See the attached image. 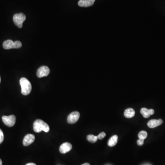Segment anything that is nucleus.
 <instances>
[{"instance_id":"1","label":"nucleus","mask_w":165,"mask_h":165,"mask_svg":"<svg viewBox=\"0 0 165 165\" xmlns=\"http://www.w3.org/2000/svg\"><path fill=\"white\" fill-rule=\"evenodd\" d=\"M33 129L36 133H40L42 131L47 133L50 131V127L47 123L42 120L37 119L34 123Z\"/></svg>"},{"instance_id":"2","label":"nucleus","mask_w":165,"mask_h":165,"mask_svg":"<svg viewBox=\"0 0 165 165\" xmlns=\"http://www.w3.org/2000/svg\"><path fill=\"white\" fill-rule=\"evenodd\" d=\"M20 85L21 86V93L24 95H27L31 92L32 85L30 82L25 77H22L20 80Z\"/></svg>"},{"instance_id":"3","label":"nucleus","mask_w":165,"mask_h":165,"mask_svg":"<svg viewBox=\"0 0 165 165\" xmlns=\"http://www.w3.org/2000/svg\"><path fill=\"white\" fill-rule=\"evenodd\" d=\"M22 47V43L19 41L14 42L12 40L8 39L4 41L3 43V48L6 50L20 48Z\"/></svg>"},{"instance_id":"4","label":"nucleus","mask_w":165,"mask_h":165,"mask_svg":"<svg viewBox=\"0 0 165 165\" xmlns=\"http://www.w3.org/2000/svg\"><path fill=\"white\" fill-rule=\"evenodd\" d=\"M26 20V16L22 13L15 14L13 16V21L15 24L18 28H22L23 27V23Z\"/></svg>"},{"instance_id":"5","label":"nucleus","mask_w":165,"mask_h":165,"mask_svg":"<svg viewBox=\"0 0 165 165\" xmlns=\"http://www.w3.org/2000/svg\"><path fill=\"white\" fill-rule=\"evenodd\" d=\"M2 121L6 126L11 127L15 125L16 121V118L14 115H10L9 116H4L2 117Z\"/></svg>"},{"instance_id":"6","label":"nucleus","mask_w":165,"mask_h":165,"mask_svg":"<svg viewBox=\"0 0 165 165\" xmlns=\"http://www.w3.org/2000/svg\"><path fill=\"white\" fill-rule=\"evenodd\" d=\"M50 72L49 68L45 66L40 67L37 71V76L39 78L47 76Z\"/></svg>"},{"instance_id":"7","label":"nucleus","mask_w":165,"mask_h":165,"mask_svg":"<svg viewBox=\"0 0 165 165\" xmlns=\"http://www.w3.org/2000/svg\"><path fill=\"white\" fill-rule=\"evenodd\" d=\"M80 114L78 111H73L67 117V122L70 124H74L76 123L80 118Z\"/></svg>"},{"instance_id":"8","label":"nucleus","mask_w":165,"mask_h":165,"mask_svg":"<svg viewBox=\"0 0 165 165\" xmlns=\"http://www.w3.org/2000/svg\"><path fill=\"white\" fill-rule=\"evenodd\" d=\"M35 140V136L32 134H28L25 136L23 143L25 146H27L33 143Z\"/></svg>"},{"instance_id":"9","label":"nucleus","mask_w":165,"mask_h":165,"mask_svg":"<svg viewBox=\"0 0 165 165\" xmlns=\"http://www.w3.org/2000/svg\"><path fill=\"white\" fill-rule=\"evenodd\" d=\"M72 148V145L68 142L64 143L60 146L59 151L62 154H66Z\"/></svg>"},{"instance_id":"10","label":"nucleus","mask_w":165,"mask_h":165,"mask_svg":"<svg viewBox=\"0 0 165 165\" xmlns=\"http://www.w3.org/2000/svg\"><path fill=\"white\" fill-rule=\"evenodd\" d=\"M163 123V120L160 119H152L148 121L147 123L148 126L150 128H154L161 125Z\"/></svg>"},{"instance_id":"11","label":"nucleus","mask_w":165,"mask_h":165,"mask_svg":"<svg viewBox=\"0 0 165 165\" xmlns=\"http://www.w3.org/2000/svg\"><path fill=\"white\" fill-rule=\"evenodd\" d=\"M95 0H80L78 5L81 7H89L94 4Z\"/></svg>"},{"instance_id":"12","label":"nucleus","mask_w":165,"mask_h":165,"mask_svg":"<svg viewBox=\"0 0 165 165\" xmlns=\"http://www.w3.org/2000/svg\"><path fill=\"white\" fill-rule=\"evenodd\" d=\"M135 114V110L132 108L127 109L125 110L124 113V116L128 118H130L134 117Z\"/></svg>"},{"instance_id":"13","label":"nucleus","mask_w":165,"mask_h":165,"mask_svg":"<svg viewBox=\"0 0 165 165\" xmlns=\"http://www.w3.org/2000/svg\"><path fill=\"white\" fill-rule=\"evenodd\" d=\"M118 135H113L109 139L108 143H107L108 146L110 147H113L115 146L116 144H117V143H118Z\"/></svg>"},{"instance_id":"14","label":"nucleus","mask_w":165,"mask_h":165,"mask_svg":"<svg viewBox=\"0 0 165 165\" xmlns=\"http://www.w3.org/2000/svg\"><path fill=\"white\" fill-rule=\"evenodd\" d=\"M140 113L142 115L144 118H148L150 117L151 114L150 113V110L146 108H142L140 110Z\"/></svg>"},{"instance_id":"15","label":"nucleus","mask_w":165,"mask_h":165,"mask_svg":"<svg viewBox=\"0 0 165 165\" xmlns=\"http://www.w3.org/2000/svg\"><path fill=\"white\" fill-rule=\"evenodd\" d=\"M98 139V138L97 136H95V135H92V134L88 135L87 137V139L88 141L92 143L96 142Z\"/></svg>"},{"instance_id":"16","label":"nucleus","mask_w":165,"mask_h":165,"mask_svg":"<svg viewBox=\"0 0 165 165\" xmlns=\"http://www.w3.org/2000/svg\"><path fill=\"white\" fill-rule=\"evenodd\" d=\"M139 139H145L147 137V133L145 131H141L139 132L138 134Z\"/></svg>"},{"instance_id":"17","label":"nucleus","mask_w":165,"mask_h":165,"mask_svg":"<svg viewBox=\"0 0 165 165\" xmlns=\"http://www.w3.org/2000/svg\"><path fill=\"white\" fill-rule=\"evenodd\" d=\"M105 136H106V134H105V133H104V132H101V133H100L97 136V137H98V139H102L104 138L105 137Z\"/></svg>"},{"instance_id":"18","label":"nucleus","mask_w":165,"mask_h":165,"mask_svg":"<svg viewBox=\"0 0 165 165\" xmlns=\"http://www.w3.org/2000/svg\"><path fill=\"white\" fill-rule=\"evenodd\" d=\"M4 140V134L2 130L0 129V144L2 143Z\"/></svg>"},{"instance_id":"19","label":"nucleus","mask_w":165,"mask_h":165,"mask_svg":"<svg viewBox=\"0 0 165 165\" xmlns=\"http://www.w3.org/2000/svg\"><path fill=\"white\" fill-rule=\"evenodd\" d=\"M144 142V139H139L138 140L137 144L138 146H141L143 145Z\"/></svg>"},{"instance_id":"20","label":"nucleus","mask_w":165,"mask_h":165,"mask_svg":"<svg viewBox=\"0 0 165 165\" xmlns=\"http://www.w3.org/2000/svg\"><path fill=\"white\" fill-rule=\"evenodd\" d=\"M150 113L151 114V115H152L154 114L155 111L153 109H150Z\"/></svg>"},{"instance_id":"21","label":"nucleus","mask_w":165,"mask_h":165,"mask_svg":"<svg viewBox=\"0 0 165 165\" xmlns=\"http://www.w3.org/2000/svg\"><path fill=\"white\" fill-rule=\"evenodd\" d=\"M25 165H36V164H34V163H28V164H26Z\"/></svg>"},{"instance_id":"22","label":"nucleus","mask_w":165,"mask_h":165,"mask_svg":"<svg viewBox=\"0 0 165 165\" xmlns=\"http://www.w3.org/2000/svg\"><path fill=\"white\" fill-rule=\"evenodd\" d=\"M90 165V164H89V163H84V164H82V165Z\"/></svg>"},{"instance_id":"23","label":"nucleus","mask_w":165,"mask_h":165,"mask_svg":"<svg viewBox=\"0 0 165 165\" xmlns=\"http://www.w3.org/2000/svg\"><path fill=\"white\" fill-rule=\"evenodd\" d=\"M0 165H2V161L1 159H0Z\"/></svg>"},{"instance_id":"24","label":"nucleus","mask_w":165,"mask_h":165,"mask_svg":"<svg viewBox=\"0 0 165 165\" xmlns=\"http://www.w3.org/2000/svg\"><path fill=\"white\" fill-rule=\"evenodd\" d=\"M1 77H0V83H1Z\"/></svg>"}]
</instances>
